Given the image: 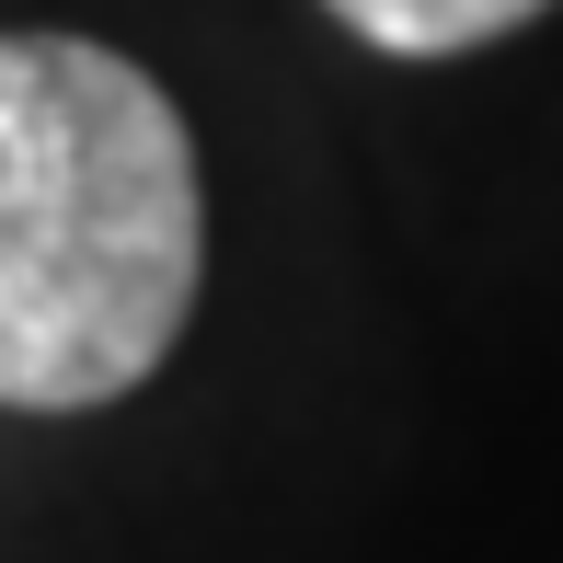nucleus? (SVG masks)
Wrapping results in <instances>:
<instances>
[{"label": "nucleus", "mask_w": 563, "mask_h": 563, "mask_svg": "<svg viewBox=\"0 0 563 563\" xmlns=\"http://www.w3.org/2000/svg\"><path fill=\"white\" fill-rule=\"evenodd\" d=\"M208 265L196 139L139 58L0 35V402L92 415L173 356Z\"/></svg>", "instance_id": "nucleus-1"}, {"label": "nucleus", "mask_w": 563, "mask_h": 563, "mask_svg": "<svg viewBox=\"0 0 563 563\" xmlns=\"http://www.w3.org/2000/svg\"><path fill=\"white\" fill-rule=\"evenodd\" d=\"M322 12H334L345 35H368L379 58H460V46L518 35V23L552 12V0H322Z\"/></svg>", "instance_id": "nucleus-2"}]
</instances>
